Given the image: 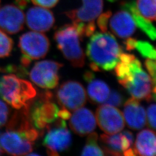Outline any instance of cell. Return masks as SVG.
<instances>
[{"instance_id": "obj_11", "label": "cell", "mask_w": 156, "mask_h": 156, "mask_svg": "<svg viewBox=\"0 0 156 156\" xmlns=\"http://www.w3.org/2000/svg\"><path fill=\"white\" fill-rule=\"evenodd\" d=\"M95 119L101 129L108 135L120 133L125 126L122 112L111 105L105 104L98 106L96 110Z\"/></svg>"}, {"instance_id": "obj_1", "label": "cell", "mask_w": 156, "mask_h": 156, "mask_svg": "<svg viewBox=\"0 0 156 156\" xmlns=\"http://www.w3.org/2000/svg\"><path fill=\"white\" fill-rule=\"evenodd\" d=\"M122 53V48L109 33L93 34L87 46L86 55L100 69L111 71L116 66Z\"/></svg>"}, {"instance_id": "obj_24", "label": "cell", "mask_w": 156, "mask_h": 156, "mask_svg": "<svg viewBox=\"0 0 156 156\" xmlns=\"http://www.w3.org/2000/svg\"><path fill=\"white\" fill-rule=\"evenodd\" d=\"M13 45V41L11 38L0 30V58L10 56Z\"/></svg>"}, {"instance_id": "obj_4", "label": "cell", "mask_w": 156, "mask_h": 156, "mask_svg": "<svg viewBox=\"0 0 156 156\" xmlns=\"http://www.w3.org/2000/svg\"><path fill=\"white\" fill-rule=\"evenodd\" d=\"M54 39L57 48L73 67H83L85 56L80 44L82 39L73 24L58 28L54 34Z\"/></svg>"}, {"instance_id": "obj_44", "label": "cell", "mask_w": 156, "mask_h": 156, "mask_svg": "<svg viewBox=\"0 0 156 156\" xmlns=\"http://www.w3.org/2000/svg\"><path fill=\"white\" fill-rule=\"evenodd\" d=\"M1 69H2V68H1V67H0V72L1 71Z\"/></svg>"}, {"instance_id": "obj_40", "label": "cell", "mask_w": 156, "mask_h": 156, "mask_svg": "<svg viewBox=\"0 0 156 156\" xmlns=\"http://www.w3.org/2000/svg\"><path fill=\"white\" fill-rule=\"evenodd\" d=\"M153 92L154 94H156V85L153 86Z\"/></svg>"}, {"instance_id": "obj_16", "label": "cell", "mask_w": 156, "mask_h": 156, "mask_svg": "<svg viewBox=\"0 0 156 156\" xmlns=\"http://www.w3.org/2000/svg\"><path fill=\"white\" fill-rule=\"evenodd\" d=\"M123 116L128 128L139 130L146 124V113L139 101L133 97L129 98L124 105Z\"/></svg>"}, {"instance_id": "obj_22", "label": "cell", "mask_w": 156, "mask_h": 156, "mask_svg": "<svg viewBox=\"0 0 156 156\" xmlns=\"http://www.w3.org/2000/svg\"><path fill=\"white\" fill-rule=\"evenodd\" d=\"M136 6L140 14L146 19L156 20V0H136Z\"/></svg>"}, {"instance_id": "obj_8", "label": "cell", "mask_w": 156, "mask_h": 156, "mask_svg": "<svg viewBox=\"0 0 156 156\" xmlns=\"http://www.w3.org/2000/svg\"><path fill=\"white\" fill-rule=\"evenodd\" d=\"M46 130L43 145L49 156H58L70 147L72 136L64 120L59 118Z\"/></svg>"}, {"instance_id": "obj_30", "label": "cell", "mask_w": 156, "mask_h": 156, "mask_svg": "<svg viewBox=\"0 0 156 156\" xmlns=\"http://www.w3.org/2000/svg\"><path fill=\"white\" fill-rule=\"evenodd\" d=\"M99 16L97 20L98 26L102 33H106L108 31L109 20L112 16V12L108 11L102 14L101 13Z\"/></svg>"}, {"instance_id": "obj_46", "label": "cell", "mask_w": 156, "mask_h": 156, "mask_svg": "<svg viewBox=\"0 0 156 156\" xmlns=\"http://www.w3.org/2000/svg\"></svg>"}, {"instance_id": "obj_2", "label": "cell", "mask_w": 156, "mask_h": 156, "mask_svg": "<svg viewBox=\"0 0 156 156\" xmlns=\"http://www.w3.org/2000/svg\"><path fill=\"white\" fill-rule=\"evenodd\" d=\"M37 95L33 84L10 74L0 76V98L16 109L28 106Z\"/></svg>"}, {"instance_id": "obj_37", "label": "cell", "mask_w": 156, "mask_h": 156, "mask_svg": "<svg viewBox=\"0 0 156 156\" xmlns=\"http://www.w3.org/2000/svg\"><path fill=\"white\" fill-rule=\"evenodd\" d=\"M124 135H125L127 138H128V140H130V142L133 144V141H134V136H133V134L130 132V131H124L122 133Z\"/></svg>"}, {"instance_id": "obj_6", "label": "cell", "mask_w": 156, "mask_h": 156, "mask_svg": "<svg viewBox=\"0 0 156 156\" xmlns=\"http://www.w3.org/2000/svg\"><path fill=\"white\" fill-rule=\"evenodd\" d=\"M18 46L22 52L21 66L27 69L31 62L44 58L50 49L49 39L40 32L30 31L19 38Z\"/></svg>"}, {"instance_id": "obj_7", "label": "cell", "mask_w": 156, "mask_h": 156, "mask_svg": "<svg viewBox=\"0 0 156 156\" xmlns=\"http://www.w3.org/2000/svg\"><path fill=\"white\" fill-rule=\"evenodd\" d=\"M119 83L128 91L130 95L138 100L150 101L152 82L149 75L142 68L141 63L136 58L130 64V73Z\"/></svg>"}, {"instance_id": "obj_21", "label": "cell", "mask_w": 156, "mask_h": 156, "mask_svg": "<svg viewBox=\"0 0 156 156\" xmlns=\"http://www.w3.org/2000/svg\"><path fill=\"white\" fill-rule=\"evenodd\" d=\"M123 136L122 133L112 135L102 134L101 142L102 144L103 151L111 156L123 155Z\"/></svg>"}, {"instance_id": "obj_43", "label": "cell", "mask_w": 156, "mask_h": 156, "mask_svg": "<svg viewBox=\"0 0 156 156\" xmlns=\"http://www.w3.org/2000/svg\"><path fill=\"white\" fill-rule=\"evenodd\" d=\"M2 154H3V153H2V151H1V149H0V155H1Z\"/></svg>"}, {"instance_id": "obj_32", "label": "cell", "mask_w": 156, "mask_h": 156, "mask_svg": "<svg viewBox=\"0 0 156 156\" xmlns=\"http://www.w3.org/2000/svg\"><path fill=\"white\" fill-rule=\"evenodd\" d=\"M34 4L44 8H51L57 4L59 0H31Z\"/></svg>"}, {"instance_id": "obj_19", "label": "cell", "mask_w": 156, "mask_h": 156, "mask_svg": "<svg viewBox=\"0 0 156 156\" xmlns=\"http://www.w3.org/2000/svg\"><path fill=\"white\" fill-rule=\"evenodd\" d=\"M121 8L129 12L134 19L136 26L148 36L150 39L156 40V27L151 20L142 16L140 13L134 2H122Z\"/></svg>"}, {"instance_id": "obj_13", "label": "cell", "mask_w": 156, "mask_h": 156, "mask_svg": "<svg viewBox=\"0 0 156 156\" xmlns=\"http://www.w3.org/2000/svg\"><path fill=\"white\" fill-rule=\"evenodd\" d=\"M55 23V16L49 9L34 6L27 12L26 24L28 28L35 31L47 32L53 27Z\"/></svg>"}, {"instance_id": "obj_29", "label": "cell", "mask_w": 156, "mask_h": 156, "mask_svg": "<svg viewBox=\"0 0 156 156\" xmlns=\"http://www.w3.org/2000/svg\"><path fill=\"white\" fill-rule=\"evenodd\" d=\"M146 123L149 127L156 132V104H151L147 108Z\"/></svg>"}, {"instance_id": "obj_45", "label": "cell", "mask_w": 156, "mask_h": 156, "mask_svg": "<svg viewBox=\"0 0 156 156\" xmlns=\"http://www.w3.org/2000/svg\"><path fill=\"white\" fill-rule=\"evenodd\" d=\"M0 4H1V0H0Z\"/></svg>"}, {"instance_id": "obj_20", "label": "cell", "mask_w": 156, "mask_h": 156, "mask_svg": "<svg viewBox=\"0 0 156 156\" xmlns=\"http://www.w3.org/2000/svg\"><path fill=\"white\" fill-rule=\"evenodd\" d=\"M88 83L87 94L90 101L94 104L104 103L110 93L108 84L104 81L94 79Z\"/></svg>"}, {"instance_id": "obj_28", "label": "cell", "mask_w": 156, "mask_h": 156, "mask_svg": "<svg viewBox=\"0 0 156 156\" xmlns=\"http://www.w3.org/2000/svg\"><path fill=\"white\" fill-rule=\"evenodd\" d=\"M11 115V109L5 102L0 100V128L6 125Z\"/></svg>"}, {"instance_id": "obj_18", "label": "cell", "mask_w": 156, "mask_h": 156, "mask_svg": "<svg viewBox=\"0 0 156 156\" xmlns=\"http://www.w3.org/2000/svg\"><path fill=\"white\" fill-rule=\"evenodd\" d=\"M135 155L156 156V133L145 129L140 132L134 146Z\"/></svg>"}, {"instance_id": "obj_41", "label": "cell", "mask_w": 156, "mask_h": 156, "mask_svg": "<svg viewBox=\"0 0 156 156\" xmlns=\"http://www.w3.org/2000/svg\"><path fill=\"white\" fill-rule=\"evenodd\" d=\"M152 97L153 98V99L154 100L156 101V94H154L152 95Z\"/></svg>"}, {"instance_id": "obj_26", "label": "cell", "mask_w": 156, "mask_h": 156, "mask_svg": "<svg viewBox=\"0 0 156 156\" xmlns=\"http://www.w3.org/2000/svg\"><path fill=\"white\" fill-rule=\"evenodd\" d=\"M130 63L119 60L115 67V73L118 80H121L127 78L130 73Z\"/></svg>"}, {"instance_id": "obj_33", "label": "cell", "mask_w": 156, "mask_h": 156, "mask_svg": "<svg viewBox=\"0 0 156 156\" xmlns=\"http://www.w3.org/2000/svg\"><path fill=\"white\" fill-rule=\"evenodd\" d=\"M124 44L126 46V49L128 51H131V50H134V49L136 48L137 41L135 38H128V39L124 42Z\"/></svg>"}, {"instance_id": "obj_35", "label": "cell", "mask_w": 156, "mask_h": 156, "mask_svg": "<svg viewBox=\"0 0 156 156\" xmlns=\"http://www.w3.org/2000/svg\"><path fill=\"white\" fill-rule=\"evenodd\" d=\"M15 2L19 8L24 9L29 4L30 0H15Z\"/></svg>"}, {"instance_id": "obj_36", "label": "cell", "mask_w": 156, "mask_h": 156, "mask_svg": "<svg viewBox=\"0 0 156 156\" xmlns=\"http://www.w3.org/2000/svg\"><path fill=\"white\" fill-rule=\"evenodd\" d=\"M84 79L87 82H89L95 78L94 74L90 71H87L84 73L83 76Z\"/></svg>"}, {"instance_id": "obj_5", "label": "cell", "mask_w": 156, "mask_h": 156, "mask_svg": "<svg viewBox=\"0 0 156 156\" xmlns=\"http://www.w3.org/2000/svg\"><path fill=\"white\" fill-rule=\"evenodd\" d=\"M34 128L24 129H6L0 134V149L2 153L12 156L27 155L33 150V145L39 136Z\"/></svg>"}, {"instance_id": "obj_31", "label": "cell", "mask_w": 156, "mask_h": 156, "mask_svg": "<svg viewBox=\"0 0 156 156\" xmlns=\"http://www.w3.org/2000/svg\"><path fill=\"white\" fill-rule=\"evenodd\" d=\"M145 67L151 75L153 86L156 85V60L147 58L145 62Z\"/></svg>"}, {"instance_id": "obj_10", "label": "cell", "mask_w": 156, "mask_h": 156, "mask_svg": "<svg viewBox=\"0 0 156 156\" xmlns=\"http://www.w3.org/2000/svg\"><path fill=\"white\" fill-rule=\"evenodd\" d=\"M56 98L61 108L73 112L86 104L87 93L82 84L77 81L68 80L57 89Z\"/></svg>"}, {"instance_id": "obj_14", "label": "cell", "mask_w": 156, "mask_h": 156, "mask_svg": "<svg viewBox=\"0 0 156 156\" xmlns=\"http://www.w3.org/2000/svg\"><path fill=\"white\" fill-rule=\"evenodd\" d=\"M69 124L74 133L83 136L93 132L97 122L93 112L82 107L73 111L69 118Z\"/></svg>"}, {"instance_id": "obj_27", "label": "cell", "mask_w": 156, "mask_h": 156, "mask_svg": "<svg viewBox=\"0 0 156 156\" xmlns=\"http://www.w3.org/2000/svg\"><path fill=\"white\" fill-rule=\"evenodd\" d=\"M123 102L124 98L123 96L117 91L112 90L110 91L108 97L104 103L106 105L115 107H120L122 105Z\"/></svg>"}, {"instance_id": "obj_42", "label": "cell", "mask_w": 156, "mask_h": 156, "mask_svg": "<svg viewBox=\"0 0 156 156\" xmlns=\"http://www.w3.org/2000/svg\"><path fill=\"white\" fill-rule=\"evenodd\" d=\"M107 1H109V2H113L116 1L117 0H107Z\"/></svg>"}, {"instance_id": "obj_17", "label": "cell", "mask_w": 156, "mask_h": 156, "mask_svg": "<svg viewBox=\"0 0 156 156\" xmlns=\"http://www.w3.org/2000/svg\"><path fill=\"white\" fill-rule=\"evenodd\" d=\"M112 33L120 38H127L134 34L136 24L131 14L122 9L113 15L110 20Z\"/></svg>"}, {"instance_id": "obj_3", "label": "cell", "mask_w": 156, "mask_h": 156, "mask_svg": "<svg viewBox=\"0 0 156 156\" xmlns=\"http://www.w3.org/2000/svg\"><path fill=\"white\" fill-rule=\"evenodd\" d=\"M59 110L53 101V93L46 90L31 102L28 106V115L33 126L42 135L45 130L59 119Z\"/></svg>"}, {"instance_id": "obj_12", "label": "cell", "mask_w": 156, "mask_h": 156, "mask_svg": "<svg viewBox=\"0 0 156 156\" xmlns=\"http://www.w3.org/2000/svg\"><path fill=\"white\" fill-rule=\"evenodd\" d=\"M23 12L16 6L6 5L0 8V29L9 34L18 33L24 28Z\"/></svg>"}, {"instance_id": "obj_38", "label": "cell", "mask_w": 156, "mask_h": 156, "mask_svg": "<svg viewBox=\"0 0 156 156\" xmlns=\"http://www.w3.org/2000/svg\"><path fill=\"white\" fill-rule=\"evenodd\" d=\"M123 154L124 156H136L135 153L134 152V151L132 149H128L127 150L124 151L123 152Z\"/></svg>"}, {"instance_id": "obj_34", "label": "cell", "mask_w": 156, "mask_h": 156, "mask_svg": "<svg viewBox=\"0 0 156 156\" xmlns=\"http://www.w3.org/2000/svg\"><path fill=\"white\" fill-rule=\"evenodd\" d=\"M71 116V112L66 109L61 108V109L59 110L58 117L60 119H62L66 120L69 119Z\"/></svg>"}, {"instance_id": "obj_15", "label": "cell", "mask_w": 156, "mask_h": 156, "mask_svg": "<svg viewBox=\"0 0 156 156\" xmlns=\"http://www.w3.org/2000/svg\"><path fill=\"white\" fill-rule=\"evenodd\" d=\"M83 5L78 9L67 12L65 14L73 23L94 22L102 11V0H82Z\"/></svg>"}, {"instance_id": "obj_25", "label": "cell", "mask_w": 156, "mask_h": 156, "mask_svg": "<svg viewBox=\"0 0 156 156\" xmlns=\"http://www.w3.org/2000/svg\"><path fill=\"white\" fill-rule=\"evenodd\" d=\"M144 57L156 60V48L148 42L137 41L136 48Z\"/></svg>"}, {"instance_id": "obj_23", "label": "cell", "mask_w": 156, "mask_h": 156, "mask_svg": "<svg viewBox=\"0 0 156 156\" xmlns=\"http://www.w3.org/2000/svg\"><path fill=\"white\" fill-rule=\"evenodd\" d=\"M98 138L96 133H91L89 134L86 140V145L81 154L82 156H104L105 154L97 144Z\"/></svg>"}, {"instance_id": "obj_9", "label": "cell", "mask_w": 156, "mask_h": 156, "mask_svg": "<svg viewBox=\"0 0 156 156\" xmlns=\"http://www.w3.org/2000/svg\"><path fill=\"white\" fill-rule=\"evenodd\" d=\"M63 66L62 63L53 60L37 62L30 72V79L43 89H55L59 83V71Z\"/></svg>"}, {"instance_id": "obj_39", "label": "cell", "mask_w": 156, "mask_h": 156, "mask_svg": "<svg viewBox=\"0 0 156 156\" xmlns=\"http://www.w3.org/2000/svg\"><path fill=\"white\" fill-rule=\"evenodd\" d=\"M90 67L94 71H100V69L99 68V67H98L96 64L93 63V62H91L90 64Z\"/></svg>"}]
</instances>
